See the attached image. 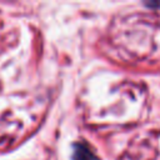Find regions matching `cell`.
Wrapping results in <instances>:
<instances>
[{"mask_svg": "<svg viewBox=\"0 0 160 160\" xmlns=\"http://www.w3.org/2000/svg\"><path fill=\"white\" fill-rule=\"evenodd\" d=\"M74 160H98L95 154L82 142L75 144V151H74Z\"/></svg>", "mask_w": 160, "mask_h": 160, "instance_id": "cell-1", "label": "cell"}, {"mask_svg": "<svg viewBox=\"0 0 160 160\" xmlns=\"http://www.w3.org/2000/svg\"><path fill=\"white\" fill-rule=\"evenodd\" d=\"M145 5L149 6V8H154V6L160 8V2H145Z\"/></svg>", "mask_w": 160, "mask_h": 160, "instance_id": "cell-2", "label": "cell"}]
</instances>
